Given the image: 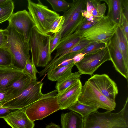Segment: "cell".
<instances>
[{"instance_id": "cell-26", "label": "cell", "mask_w": 128, "mask_h": 128, "mask_svg": "<svg viewBox=\"0 0 128 128\" xmlns=\"http://www.w3.org/2000/svg\"><path fill=\"white\" fill-rule=\"evenodd\" d=\"M14 8V4L11 0H8L0 5V24L8 20L12 14Z\"/></svg>"}, {"instance_id": "cell-7", "label": "cell", "mask_w": 128, "mask_h": 128, "mask_svg": "<svg viewBox=\"0 0 128 128\" xmlns=\"http://www.w3.org/2000/svg\"><path fill=\"white\" fill-rule=\"evenodd\" d=\"M86 0H73L70 8L64 12L61 38L74 33L84 20L83 13L86 9Z\"/></svg>"}, {"instance_id": "cell-9", "label": "cell", "mask_w": 128, "mask_h": 128, "mask_svg": "<svg viewBox=\"0 0 128 128\" xmlns=\"http://www.w3.org/2000/svg\"><path fill=\"white\" fill-rule=\"evenodd\" d=\"M78 100L82 104L110 112L115 110L116 104L115 102L108 99L88 81L82 86Z\"/></svg>"}, {"instance_id": "cell-23", "label": "cell", "mask_w": 128, "mask_h": 128, "mask_svg": "<svg viewBox=\"0 0 128 128\" xmlns=\"http://www.w3.org/2000/svg\"><path fill=\"white\" fill-rule=\"evenodd\" d=\"M108 8L107 15L113 22L118 24L122 11L121 0H103Z\"/></svg>"}, {"instance_id": "cell-17", "label": "cell", "mask_w": 128, "mask_h": 128, "mask_svg": "<svg viewBox=\"0 0 128 128\" xmlns=\"http://www.w3.org/2000/svg\"><path fill=\"white\" fill-rule=\"evenodd\" d=\"M25 110H20L3 118L12 128H34V124L28 118Z\"/></svg>"}, {"instance_id": "cell-30", "label": "cell", "mask_w": 128, "mask_h": 128, "mask_svg": "<svg viewBox=\"0 0 128 128\" xmlns=\"http://www.w3.org/2000/svg\"><path fill=\"white\" fill-rule=\"evenodd\" d=\"M22 70L24 74L29 76L32 79L36 80V74L39 72L30 59L26 61Z\"/></svg>"}, {"instance_id": "cell-8", "label": "cell", "mask_w": 128, "mask_h": 128, "mask_svg": "<svg viewBox=\"0 0 128 128\" xmlns=\"http://www.w3.org/2000/svg\"><path fill=\"white\" fill-rule=\"evenodd\" d=\"M43 83L32 80L26 88L20 95L9 101L2 106L18 109L25 108L41 98L44 95L42 92Z\"/></svg>"}, {"instance_id": "cell-39", "label": "cell", "mask_w": 128, "mask_h": 128, "mask_svg": "<svg viewBox=\"0 0 128 128\" xmlns=\"http://www.w3.org/2000/svg\"><path fill=\"white\" fill-rule=\"evenodd\" d=\"M6 92L4 90L0 91V107L2 106L6 102Z\"/></svg>"}, {"instance_id": "cell-36", "label": "cell", "mask_w": 128, "mask_h": 128, "mask_svg": "<svg viewBox=\"0 0 128 128\" xmlns=\"http://www.w3.org/2000/svg\"><path fill=\"white\" fill-rule=\"evenodd\" d=\"M20 109H15L8 107H0V118H4L10 114Z\"/></svg>"}, {"instance_id": "cell-22", "label": "cell", "mask_w": 128, "mask_h": 128, "mask_svg": "<svg viewBox=\"0 0 128 128\" xmlns=\"http://www.w3.org/2000/svg\"><path fill=\"white\" fill-rule=\"evenodd\" d=\"M114 35L118 47L122 55L126 66L128 68V41L119 25Z\"/></svg>"}, {"instance_id": "cell-12", "label": "cell", "mask_w": 128, "mask_h": 128, "mask_svg": "<svg viewBox=\"0 0 128 128\" xmlns=\"http://www.w3.org/2000/svg\"><path fill=\"white\" fill-rule=\"evenodd\" d=\"M109 100L115 102L118 90L116 84L106 74H96L88 80Z\"/></svg>"}, {"instance_id": "cell-25", "label": "cell", "mask_w": 128, "mask_h": 128, "mask_svg": "<svg viewBox=\"0 0 128 128\" xmlns=\"http://www.w3.org/2000/svg\"><path fill=\"white\" fill-rule=\"evenodd\" d=\"M98 108L95 106L82 104L78 100L67 109L78 113L84 118L92 112H97Z\"/></svg>"}, {"instance_id": "cell-20", "label": "cell", "mask_w": 128, "mask_h": 128, "mask_svg": "<svg viewBox=\"0 0 128 128\" xmlns=\"http://www.w3.org/2000/svg\"><path fill=\"white\" fill-rule=\"evenodd\" d=\"M82 39L74 32L61 38L56 50V52L52 60L56 58L64 52L72 48Z\"/></svg>"}, {"instance_id": "cell-16", "label": "cell", "mask_w": 128, "mask_h": 128, "mask_svg": "<svg viewBox=\"0 0 128 128\" xmlns=\"http://www.w3.org/2000/svg\"><path fill=\"white\" fill-rule=\"evenodd\" d=\"M24 74L22 70L15 65L0 67V91L4 90Z\"/></svg>"}, {"instance_id": "cell-41", "label": "cell", "mask_w": 128, "mask_h": 128, "mask_svg": "<svg viewBox=\"0 0 128 128\" xmlns=\"http://www.w3.org/2000/svg\"><path fill=\"white\" fill-rule=\"evenodd\" d=\"M85 54L81 53L80 52L76 54L73 58L74 64L81 61L84 58Z\"/></svg>"}, {"instance_id": "cell-5", "label": "cell", "mask_w": 128, "mask_h": 128, "mask_svg": "<svg viewBox=\"0 0 128 128\" xmlns=\"http://www.w3.org/2000/svg\"><path fill=\"white\" fill-rule=\"evenodd\" d=\"M57 92L55 90L44 94L41 98L25 108V112L31 121L42 120L60 110L56 96Z\"/></svg>"}, {"instance_id": "cell-34", "label": "cell", "mask_w": 128, "mask_h": 128, "mask_svg": "<svg viewBox=\"0 0 128 128\" xmlns=\"http://www.w3.org/2000/svg\"><path fill=\"white\" fill-rule=\"evenodd\" d=\"M96 22L88 21L85 18L74 32L79 36L83 32L91 27Z\"/></svg>"}, {"instance_id": "cell-11", "label": "cell", "mask_w": 128, "mask_h": 128, "mask_svg": "<svg viewBox=\"0 0 128 128\" xmlns=\"http://www.w3.org/2000/svg\"><path fill=\"white\" fill-rule=\"evenodd\" d=\"M15 29L29 42L31 33L35 25L28 12L26 10L13 13L8 20Z\"/></svg>"}, {"instance_id": "cell-37", "label": "cell", "mask_w": 128, "mask_h": 128, "mask_svg": "<svg viewBox=\"0 0 128 128\" xmlns=\"http://www.w3.org/2000/svg\"><path fill=\"white\" fill-rule=\"evenodd\" d=\"M122 12L128 20V0H121Z\"/></svg>"}, {"instance_id": "cell-6", "label": "cell", "mask_w": 128, "mask_h": 128, "mask_svg": "<svg viewBox=\"0 0 128 128\" xmlns=\"http://www.w3.org/2000/svg\"><path fill=\"white\" fill-rule=\"evenodd\" d=\"M36 3L28 0V8L35 25L40 32L48 34L54 22L60 16L55 11L50 10L39 0Z\"/></svg>"}, {"instance_id": "cell-43", "label": "cell", "mask_w": 128, "mask_h": 128, "mask_svg": "<svg viewBox=\"0 0 128 128\" xmlns=\"http://www.w3.org/2000/svg\"><path fill=\"white\" fill-rule=\"evenodd\" d=\"M8 0H0V5H2L7 2Z\"/></svg>"}, {"instance_id": "cell-28", "label": "cell", "mask_w": 128, "mask_h": 128, "mask_svg": "<svg viewBox=\"0 0 128 128\" xmlns=\"http://www.w3.org/2000/svg\"><path fill=\"white\" fill-rule=\"evenodd\" d=\"M51 5L53 10L57 12H64L70 7L72 3L64 0H46Z\"/></svg>"}, {"instance_id": "cell-13", "label": "cell", "mask_w": 128, "mask_h": 128, "mask_svg": "<svg viewBox=\"0 0 128 128\" xmlns=\"http://www.w3.org/2000/svg\"><path fill=\"white\" fill-rule=\"evenodd\" d=\"M80 79L74 84L56 95L60 110L67 109L78 100L82 86Z\"/></svg>"}, {"instance_id": "cell-42", "label": "cell", "mask_w": 128, "mask_h": 128, "mask_svg": "<svg viewBox=\"0 0 128 128\" xmlns=\"http://www.w3.org/2000/svg\"><path fill=\"white\" fill-rule=\"evenodd\" d=\"M45 128H60V126L56 124L51 123L47 125Z\"/></svg>"}, {"instance_id": "cell-18", "label": "cell", "mask_w": 128, "mask_h": 128, "mask_svg": "<svg viewBox=\"0 0 128 128\" xmlns=\"http://www.w3.org/2000/svg\"><path fill=\"white\" fill-rule=\"evenodd\" d=\"M32 80L30 77L25 74L18 80L6 87L4 90L6 92L5 103L20 95L26 88Z\"/></svg>"}, {"instance_id": "cell-2", "label": "cell", "mask_w": 128, "mask_h": 128, "mask_svg": "<svg viewBox=\"0 0 128 128\" xmlns=\"http://www.w3.org/2000/svg\"><path fill=\"white\" fill-rule=\"evenodd\" d=\"M6 37V43L2 48L7 49L13 56L14 64L21 69L24 68L27 60L30 59L29 42H26L23 36L10 24L3 30Z\"/></svg>"}, {"instance_id": "cell-32", "label": "cell", "mask_w": 128, "mask_h": 128, "mask_svg": "<svg viewBox=\"0 0 128 128\" xmlns=\"http://www.w3.org/2000/svg\"><path fill=\"white\" fill-rule=\"evenodd\" d=\"M91 42V41L88 40L82 39L72 48L62 54H67L80 52L89 45Z\"/></svg>"}, {"instance_id": "cell-21", "label": "cell", "mask_w": 128, "mask_h": 128, "mask_svg": "<svg viewBox=\"0 0 128 128\" xmlns=\"http://www.w3.org/2000/svg\"><path fill=\"white\" fill-rule=\"evenodd\" d=\"M74 63L66 66L58 67L54 65L51 66L47 72L48 78L53 81H58L71 74Z\"/></svg>"}, {"instance_id": "cell-3", "label": "cell", "mask_w": 128, "mask_h": 128, "mask_svg": "<svg viewBox=\"0 0 128 128\" xmlns=\"http://www.w3.org/2000/svg\"><path fill=\"white\" fill-rule=\"evenodd\" d=\"M51 36L41 33L36 27L32 30L29 42L32 61L36 67H45L51 61L49 47Z\"/></svg>"}, {"instance_id": "cell-19", "label": "cell", "mask_w": 128, "mask_h": 128, "mask_svg": "<svg viewBox=\"0 0 128 128\" xmlns=\"http://www.w3.org/2000/svg\"><path fill=\"white\" fill-rule=\"evenodd\" d=\"M61 122L62 128H83L84 118L78 113L71 111L62 114Z\"/></svg>"}, {"instance_id": "cell-15", "label": "cell", "mask_w": 128, "mask_h": 128, "mask_svg": "<svg viewBox=\"0 0 128 128\" xmlns=\"http://www.w3.org/2000/svg\"><path fill=\"white\" fill-rule=\"evenodd\" d=\"M101 0H86V9L83 13L84 18L87 20L96 22L105 15L106 6Z\"/></svg>"}, {"instance_id": "cell-14", "label": "cell", "mask_w": 128, "mask_h": 128, "mask_svg": "<svg viewBox=\"0 0 128 128\" xmlns=\"http://www.w3.org/2000/svg\"><path fill=\"white\" fill-rule=\"evenodd\" d=\"M108 46L110 60L115 70L128 80V68L126 66L122 55L118 47L114 35Z\"/></svg>"}, {"instance_id": "cell-24", "label": "cell", "mask_w": 128, "mask_h": 128, "mask_svg": "<svg viewBox=\"0 0 128 128\" xmlns=\"http://www.w3.org/2000/svg\"><path fill=\"white\" fill-rule=\"evenodd\" d=\"M81 74L79 71L74 73L57 81L55 88L58 93L60 92L77 82Z\"/></svg>"}, {"instance_id": "cell-4", "label": "cell", "mask_w": 128, "mask_h": 128, "mask_svg": "<svg viewBox=\"0 0 128 128\" xmlns=\"http://www.w3.org/2000/svg\"><path fill=\"white\" fill-rule=\"evenodd\" d=\"M118 25L108 16H104L79 36L82 39L104 43L108 46Z\"/></svg>"}, {"instance_id": "cell-33", "label": "cell", "mask_w": 128, "mask_h": 128, "mask_svg": "<svg viewBox=\"0 0 128 128\" xmlns=\"http://www.w3.org/2000/svg\"><path fill=\"white\" fill-rule=\"evenodd\" d=\"M61 31L59 32L54 34L51 36L50 38L49 50L50 54H51L55 50L60 42L61 38Z\"/></svg>"}, {"instance_id": "cell-10", "label": "cell", "mask_w": 128, "mask_h": 128, "mask_svg": "<svg viewBox=\"0 0 128 128\" xmlns=\"http://www.w3.org/2000/svg\"><path fill=\"white\" fill-rule=\"evenodd\" d=\"M110 60L108 46L94 53L85 54L83 58L74 64L80 74L92 76L103 63Z\"/></svg>"}, {"instance_id": "cell-35", "label": "cell", "mask_w": 128, "mask_h": 128, "mask_svg": "<svg viewBox=\"0 0 128 128\" xmlns=\"http://www.w3.org/2000/svg\"><path fill=\"white\" fill-rule=\"evenodd\" d=\"M118 25L122 29L127 40L128 41V20H127L123 14L122 11Z\"/></svg>"}, {"instance_id": "cell-27", "label": "cell", "mask_w": 128, "mask_h": 128, "mask_svg": "<svg viewBox=\"0 0 128 128\" xmlns=\"http://www.w3.org/2000/svg\"><path fill=\"white\" fill-rule=\"evenodd\" d=\"M14 61L10 52L6 49L0 48V67L14 65Z\"/></svg>"}, {"instance_id": "cell-40", "label": "cell", "mask_w": 128, "mask_h": 128, "mask_svg": "<svg viewBox=\"0 0 128 128\" xmlns=\"http://www.w3.org/2000/svg\"><path fill=\"white\" fill-rule=\"evenodd\" d=\"M73 63H74L73 58H68L65 60L57 65H53L58 67H61L67 66Z\"/></svg>"}, {"instance_id": "cell-31", "label": "cell", "mask_w": 128, "mask_h": 128, "mask_svg": "<svg viewBox=\"0 0 128 128\" xmlns=\"http://www.w3.org/2000/svg\"><path fill=\"white\" fill-rule=\"evenodd\" d=\"M64 21V16H60L52 24L50 29V32L55 34L60 32L62 28Z\"/></svg>"}, {"instance_id": "cell-1", "label": "cell", "mask_w": 128, "mask_h": 128, "mask_svg": "<svg viewBox=\"0 0 128 128\" xmlns=\"http://www.w3.org/2000/svg\"><path fill=\"white\" fill-rule=\"evenodd\" d=\"M128 108L127 98L123 108L118 113L92 112L84 118L83 128H128Z\"/></svg>"}, {"instance_id": "cell-29", "label": "cell", "mask_w": 128, "mask_h": 128, "mask_svg": "<svg viewBox=\"0 0 128 128\" xmlns=\"http://www.w3.org/2000/svg\"><path fill=\"white\" fill-rule=\"evenodd\" d=\"M107 46L104 43L91 41L90 44L80 52L85 54H91L103 49Z\"/></svg>"}, {"instance_id": "cell-38", "label": "cell", "mask_w": 128, "mask_h": 128, "mask_svg": "<svg viewBox=\"0 0 128 128\" xmlns=\"http://www.w3.org/2000/svg\"><path fill=\"white\" fill-rule=\"evenodd\" d=\"M6 37L4 34L3 30L0 29V48H2L5 45Z\"/></svg>"}]
</instances>
